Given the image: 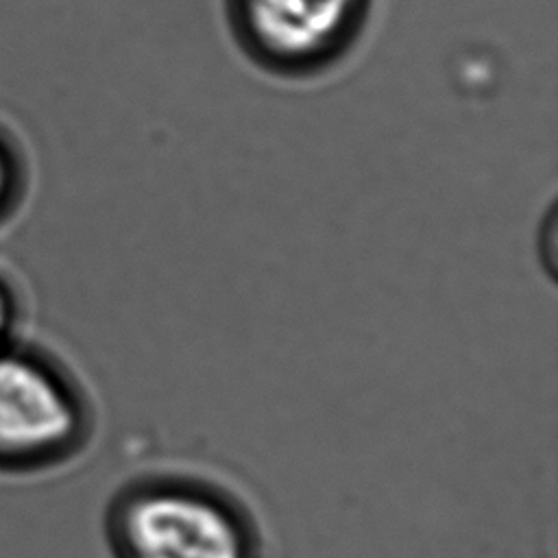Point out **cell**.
<instances>
[{
  "instance_id": "cell-5",
  "label": "cell",
  "mask_w": 558,
  "mask_h": 558,
  "mask_svg": "<svg viewBox=\"0 0 558 558\" xmlns=\"http://www.w3.org/2000/svg\"><path fill=\"white\" fill-rule=\"evenodd\" d=\"M4 187H7V166H4V161L0 157V196H2Z\"/></svg>"
},
{
  "instance_id": "cell-2",
  "label": "cell",
  "mask_w": 558,
  "mask_h": 558,
  "mask_svg": "<svg viewBox=\"0 0 558 558\" xmlns=\"http://www.w3.org/2000/svg\"><path fill=\"white\" fill-rule=\"evenodd\" d=\"M89 434V401L63 366L0 347V471L61 464L85 447Z\"/></svg>"
},
{
  "instance_id": "cell-1",
  "label": "cell",
  "mask_w": 558,
  "mask_h": 558,
  "mask_svg": "<svg viewBox=\"0 0 558 558\" xmlns=\"http://www.w3.org/2000/svg\"><path fill=\"white\" fill-rule=\"evenodd\" d=\"M113 558H262L248 510L225 488L185 473L142 475L107 510Z\"/></svg>"
},
{
  "instance_id": "cell-4",
  "label": "cell",
  "mask_w": 558,
  "mask_h": 558,
  "mask_svg": "<svg viewBox=\"0 0 558 558\" xmlns=\"http://www.w3.org/2000/svg\"><path fill=\"white\" fill-rule=\"evenodd\" d=\"M11 325V305L7 294L0 290V347L7 344V331Z\"/></svg>"
},
{
  "instance_id": "cell-3",
  "label": "cell",
  "mask_w": 558,
  "mask_h": 558,
  "mask_svg": "<svg viewBox=\"0 0 558 558\" xmlns=\"http://www.w3.org/2000/svg\"><path fill=\"white\" fill-rule=\"evenodd\" d=\"M242 46L286 74L327 65L353 41L368 0H229Z\"/></svg>"
}]
</instances>
